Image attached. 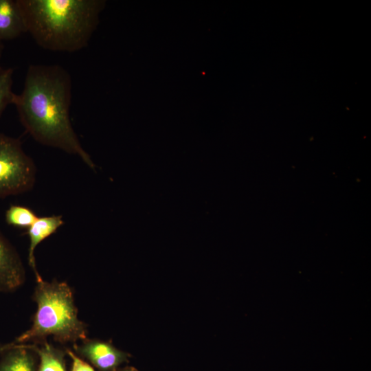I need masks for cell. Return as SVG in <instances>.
<instances>
[{
    "mask_svg": "<svg viewBox=\"0 0 371 371\" xmlns=\"http://www.w3.org/2000/svg\"><path fill=\"white\" fill-rule=\"evenodd\" d=\"M71 79L58 65H30L23 90L13 103L25 131L42 145L78 156L88 167L95 165L84 149L69 117Z\"/></svg>",
    "mask_w": 371,
    "mask_h": 371,
    "instance_id": "1",
    "label": "cell"
},
{
    "mask_svg": "<svg viewBox=\"0 0 371 371\" xmlns=\"http://www.w3.org/2000/svg\"><path fill=\"white\" fill-rule=\"evenodd\" d=\"M29 32L41 47L76 52L86 47L104 2L98 0H17Z\"/></svg>",
    "mask_w": 371,
    "mask_h": 371,
    "instance_id": "2",
    "label": "cell"
},
{
    "mask_svg": "<svg viewBox=\"0 0 371 371\" xmlns=\"http://www.w3.org/2000/svg\"><path fill=\"white\" fill-rule=\"evenodd\" d=\"M36 280L33 297L37 310L32 325L14 342H36L48 336L61 343L86 339V325L78 317L69 286L63 282H46L41 276Z\"/></svg>",
    "mask_w": 371,
    "mask_h": 371,
    "instance_id": "3",
    "label": "cell"
},
{
    "mask_svg": "<svg viewBox=\"0 0 371 371\" xmlns=\"http://www.w3.org/2000/svg\"><path fill=\"white\" fill-rule=\"evenodd\" d=\"M36 177V165L20 139L0 133V198L31 190Z\"/></svg>",
    "mask_w": 371,
    "mask_h": 371,
    "instance_id": "4",
    "label": "cell"
},
{
    "mask_svg": "<svg viewBox=\"0 0 371 371\" xmlns=\"http://www.w3.org/2000/svg\"><path fill=\"white\" fill-rule=\"evenodd\" d=\"M76 353L87 359L99 371H115L120 365L128 361L130 355L117 349L111 344L96 339H85L74 346Z\"/></svg>",
    "mask_w": 371,
    "mask_h": 371,
    "instance_id": "5",
    "label": "cell"
},
{
    "mask_svg": "<svg viewBox=\"0 0 371 371\" xmlns=\"http://www.w3.org/2000/svg\"><path fill=\"white\" fill-rule=\"evenodd\" d=\"M24 280L25 270L19 256L0 233V291H14Z\"/></svg>",
    "mask_w": 371,
    "mask_h": 371,
    "instance_id": "6",
    "label": "cell"
},
{
    "mask_svg": "<svg viewBox=\"0 0 371 371\" xmlns=\"http://www.w3.org/2000/svg\"><path fill=\"white\" fill-rule=\"evenodd\" d=\"M25 32L26 24L17 0H0V43Z\"/></svg>",
    "mask_w": 371,
    "mask_h": 371,
    "instance_id": "7",
    "label": "cell"
},
{
    "mask_svg": "<svg viewBox=\"0 0 371 371\" xmlns=\"http://www.w3.org/2000/svg\"><path fill=\"white\" fill-rule=\"evenodd\" d=\"M64 224L60 215H52L38 217L34 223L27 228L30 238L28 250V263L35 273L36 278L41 277L36 270L34 258L36 247L45 239L55 233Z\"/></svg>",
    "mask_w": 371,
    "mask_h": 371,
    "instance_id": "8",
    "label": "cell"
},
{
    "mask_svg": "<svg viewBox=\"0 0 371 371\" xmlns=\"http://www.w3.org/2000/svg\"><path fill=\"white\" fill-rule=\"evenodd\" d=\"M38 364V356L28 345L14 342L0 354V371H37Z\"/></svg>",
    "mask_w": 371,
    "mask_h": 371,
    "instance_id": "9",
    "label": "cell"
},
{
    "mask_svg": "<svg viewBox=\"0 0 371 371\" xmlns=\"http://www.w3.org/2000/svg\"><path fill=\"white\" fill-rule=\"evenodd\" d=\"M41 346L36 344L28 345L38 356L37 371H67L65 350L58 349L45 341Z\"/></svg>",
    "mask_w": 371,
    "mask_h": 371,
    "instance_id": "10",
    "label": "cell"
},
{
    "mask_svg": "<svg viewBox=\"0 0 371 371\" xmlns=\"http://www.w3.org/2000/svg\"><path fill=\"white\" fill-rule=\"evenodd\" d=\"M38 217L30 208L20 205H10L5 214L8 225L21 228L30 227Z\"/></svg>",
    "mask_w": 371,
    "mask_h": 371,
    "instance_id": "11",
    "label": "cell"
},
{
    "mask_svg": "<svg viewBox=\"0 0 371 371\" xmlns=\"http://www.w3.org/2000/svg\"><path fill=\"white\" fill-rule=\"evenodd\" d=\"M12 68H2L0 70V117L6 106L12 104L16 93L12 91Z\"/></svg>",
    "mask_w": 371,
    "mask_h": 371,
    "instance_id": "12",
    "label": "cell"
},
{
    "mask_svg": "<svg viewBox=\"0 0 371 371\" xmlns=\"http://www.w3.org/2000/svg\"><path fill=\"white\" fill-rule=\"evenodd\" d=\"M66 354L71 358L70 371H95L93 368L70 349L65 350Z\"/></svg>",
    "mask_w": 371,
    "mask_h": 371,
    "instance_id": "13",
    "label": "cell"
},
{
    "mask_svg": "<svg viewBox=\"0 0 371 371\" xmlns=\"http://www.w3.org/2000/svg\"><path fill=\"white\" fill-rule=\"evenodd\" d=\"M14 342L6 344H0V354L2 353L4 350L11 347Z\"/></svg>",
    "mask_w": 371,
    "mask_h": 371,
    "instance_id": "14",
    "label": "cell"
},
{
    "mask_svg": "<svg viewBox=\"0 0 371 371\" xmlns=\"http://www.w3.org/2000/svg\"><path fill=\"white\" fill-rule=\"evenodd\" d=\"M115 371H138V370L133 367L126 366L122 368H117Z\"/></svg>",
    "mask_w": 371,
    "mask_h": 371,
    "instance_id": "15",
    "label": "cell"
},
{
    "mask_svg": "<svg viewBox=\"0 0 371 371\" xmlns=\"http://www.w3.org/2000/svg\"><path fill=\"white\" fill-rule=\"evenodd\" d=\"M3 44L2 43H0V60H1V54H2V50H3ZM3 67H1V65H0V70L2 69Z\"/></svg>",
    "mask_w": 371,
    "mask_h": 371,
    "instance_id": "16",
    "label": "cell"
}]
</instances>
